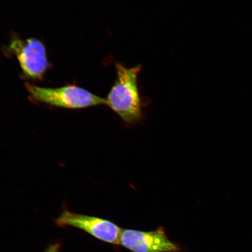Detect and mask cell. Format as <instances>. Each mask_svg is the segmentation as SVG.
<instances>
[{
    "label": "cell",
    "mask_w": 252,
    "mask_h": 252,
    "mask_svg": "<svg viewBox=\"0 0 252 252\" xmlns=\"http://www.w3.org/2000/svg\"><path fill=\"white\" fill-rule=\"evenodd\" d=\"M116 77L105 99V105L128 125H134L143 118L142 100L138 88V75L142 66L127 67L115 63Z\"/></svg>",
    "instance_id": "cell-1"
},
{
    "label": "cell",
    "mask_w": 252,
    "mask_h": 252,
    "mask_svg": "<svg viewBox=\"0 0 252 252\" xmlns=\"http://www.w3.org/2000/svg\"><path fill=\"white\" fill-rule=\"evenodd\" d=\"M25 86L33 102L56 108L81 109L105 105V98L75 85L47 88L27 83Z\"/></svg>",
    "instance_id": "cell-2"
},
{
    "label": "cell",
    "mask_w": 252,
    "mask_h": 252,
    "mask_svg": "<svg viewBox=\"0 0 252 252\" xmlns=\"http://www.w3.org/2000/svg\"><path fill=\"white\" fill-rule=\"evenodd\" d=\"M10 51L17 58L25 77L42 80L49 67L46 49L38 39L21 40L14 37L9 45Z\"/></svg>",
    "instance_id": "cell-3"
},
{
    "label": "cell",
    "mask_w": 252,
    "mask_h": 252,
    "mask_svg": "<svg viewBox=\"0 0 252 252\" xmlns=\"http://www.w3.org/2000/svg\"><path fill=\"white\" fill-rule=\"evenodd\" d=\"M56 224L83 230L99 240L113 245H120L122 230L110 220L64 210L56 220Z\"/></svg>",
    "instance_id": "cell-4"
},
{
    "label": "cell",
    "mask_w": 252,
    "mask_h": 252,
    "mask_svg": "<svg viewBox=\"0 0 252 252\" xmlns=\"http://www.w3.org/2000/svg\"><path fill=\"white\" fill-rule=\"evenodd\" d=\"M120 245L132 252H180L179 245L167 236L164 228L152 231L122 230Z\"/></svg>",
    "instance_id": "cell-5"
},
{
    "label": "cell",
    "mask_w": 252,
    "mask_h": 252,
    "mask_svg": "<svg viewBox=\"0 0 252 252\" xmlns=\"http://www.w3.org/2000/svg\"><path fill=\"white\" fill-rule=\"evenodd\" d=\"M60 250V245L59 244H54L50 245L47 248L45 252H59Z\"/></svg>",
    "instance_id": "cell-6"
}]
</instances>
